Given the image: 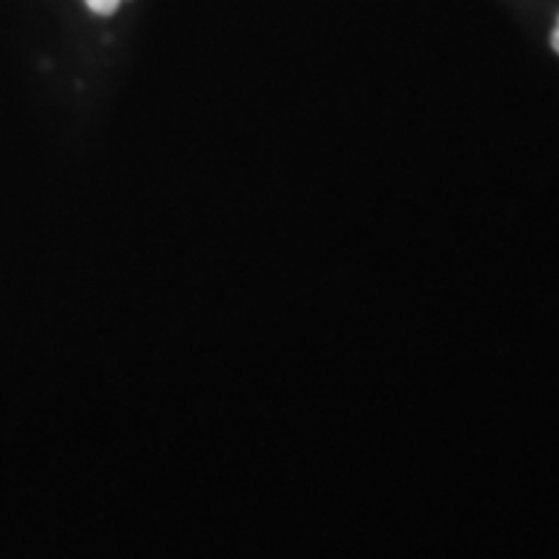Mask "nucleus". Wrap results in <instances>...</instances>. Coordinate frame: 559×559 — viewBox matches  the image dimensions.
Instances as JSON below:
<instances>
[{
	"instance_id": "obj_1",
	"label": "nucleus",
	"mask_w": 559,
	"mask_h": 559,
	"mask_svg": "<svg viewBox=\"0 0 559 559\" xmlns=\"http://www.w3.org/2000/svg\"><path fill=\"white\" fill-rule=\"evenodd\" d=\"M122 0H86V5L99 16H111L117 9H120Z\"/></svg>"
},
{
	"instance_id": "obj_2",
	"label": "nucleus",
	"mask_w": 559,
	"mask_h": 559,
	"mask_svg": "<svg viewBox=\"0 0 559 559\" xmlns=\"http://www.w3.org/2000/svg\"><path fill=\"white\" fill-rule=\"evenodd\" d=\"M551 47H555V50L559 52V24H557V29H555V34H551Z\"/></svg>"
}]
</instances>
